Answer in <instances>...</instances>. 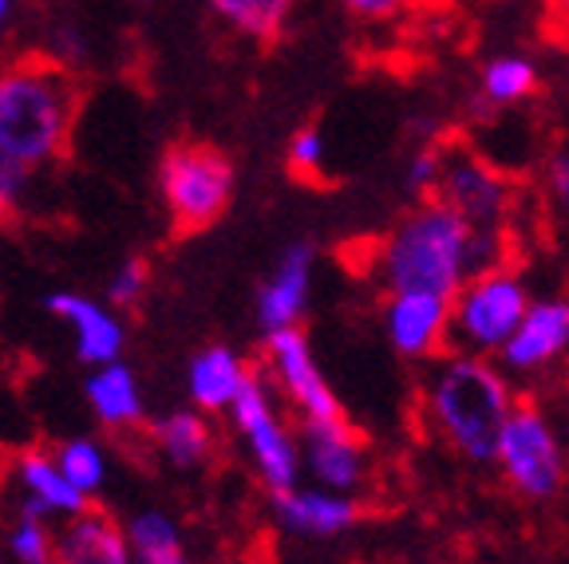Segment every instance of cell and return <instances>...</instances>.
I'll use <instances>...</instances> for the list:
<instances>
[{
	"mask_svg": "<svg viewBox=\"0 0 569 564\" xmlns=\"http://www.w3.org/2000/svg\"><path fill=\"white\" fill-rule=\"evenodd\" d=\"M507 238L471 230L459 213L427 198L376 245L372 273L383 292H436L451 296L467 276L502 265Z\"/></svg>",
	"mask_w": 569,
	"mask_h": 564,
	"instance_id": "1",
	"label": "cell"
},
{
	"mask_svg": "<svg viewBox=\"0 0 569 564\" xmlns=\"http://www.w3.org/2000/svg\"><path fill=\"white\" fill-rule=\"evenodd\" d=\"M515 383L495 360L447 348L427 363L423 375V419L439 434V442L459 459L490 462L498 431L515 406Z\"/></svg>",
	"mask_w": 569,
	"mask_h": 564,
	"instance_id": "2",
	"label": "cell"
},
{
	"mask_svg": "<svg viewBox=\"0 0 569 564\" xmlns=\"http://www.w3.org/2000/svg\"><path fill=\"white\" fill-rule=\"evenodd\" d=\"M80 80L56 56L0 63V150L24 167H44L68 150Z\"/></svg>",
	"mask_w": 569,
	"mask_h": 564,
	"instance_id": "3",
	"label": "cell"
},
{
	"mask_svg": "<svg viewBox=\"0 0 569 564\" xmlns=\"http://www.w3.org/2000/svg\"><path fill=\"white\" fill-rule=\"evenodd\" d=\"M490 462L498 466L502 482L526 502H553L569 485V459L561 426L533 399H515L507 423L498 431Z\"/></svg>",
	"mask_w": 569,
	"mask_h": 564,
	"instance_id": "4",
	"label": "cell"
},
{
	"mask_svg": "<svg viewBox=\"0 0 569 564\" xmlns=\"http://www.w3.org/2000/svg\"><path fill=\"white\" fill-rule=\"evenodd\" d=\"M233 162L210 142H174L159 162V190L178 238L222 221L233 202Z\"/></svg>",
	"mask_w": 569,
	"mask_h": 564,
	"instance_id": "5",
	"label": "cell"
},
{
	"mask_svg": "<svg viewBox=\"0 0 569 564\" xmlns=\"http://www.w3.org/2000/svg\"><path fill=\"white\" fill-rule=\"evenodd\" d=\"M530 289L526 276L502 261L482 273L467 276L451 292L447 309H451V348L455 352H471L495 360L510 335H515L522 312L530 309Z\"/></svg>",
	"mask_w": 569,
	"mask_h": 564,
	"instance_id": "6",
	"label": "cell"
},
{
	"mask_svg": "<svg viewBox=\"0 0 569 564\" xmlns=\"http://www.w3.org/2000/svg\"><path fill=\"white\" fill-rule=\"evenodd\" d=\"M230 419L258 477L269 485V494L293 490L301 482V442H297L293 426L281 419V406H277L269 380L249 375L246 387L230 403Z\"/></svg>",
	"mask_w": 569,
	"mask_h": 564,
	"instance_id": "7",
	"label": "cell"
},
{
	"mask_svg": "<svg viewBox=\"0 0 569 564\" xmlns=\"http://www.w3.org/2000/svg\"><path fill=\"white\" fill-rule=\"evenodd\" d=\"M436 202H443L451 213H459L471 230L502 233L515 213V185L490 159L467 142H443L439 147V185Z\"/></svg>",
	"mask_w": 569,
	"mask_h": 564,
	"instance_id": "8",
	"label": "cell"
},
{
	"mask_svg": "<svg viewBox=\"0 0 569 564\" xmlns=\"http://www.w3.org/2000/svg\"><path fill=\"white\" fill-rule=\"evenodd\" d=\"M266 363H269V387L297 411V423H332L345 419L332 383L317 367V355L309 348V335L301 328H277L266 332Z\"/></svg>",
	"mask_w": 569,
	"mask_h": 564,
	"instance_id": "9",
	"label": "cell"
},
{
	"mask_svg": "<svg viewBox=\"0 0 569 564\" xmlns=\"http://www.w3.org/2000/svg\"><path fill=\"white\" fill-rule=\"evenodd\" d=\"M297 442H301V474H309L312 485L352 497L368 485V474H372L368 442L352 431L348 419L297 423Z\"/></svg>",
	"mask_w": 569,
	"mask_h": 564,
	"instance_id": "10",
	"label": "cell"
},
{
	"mask_svg": "<svg viewBox=\"0 0 569 564\" xmlns=\"http://www.w3.org/2000/svg\"><path fill=\"white\" fill-rule=\"evenodd\" d=\"M569 355V296L553 292V296L530 300V309L522 312L515 335H510L495 363L515 375H542V371L558 367Z\"/></svg>",
	"mask_w": 569,
	"mask_h": 564,
	"instance_id": "11",
	"label": "cell"
},
{
	"mask_svg": "<svg viewBox=\"0 0 569 564\" xmlns=\"http://www.w3.org/2000/svg\"><path fill=\"white\" fill-rule=\"evenodd\" d=\"M451 296L436 292H388L380 324L396 355L411 363H431L451 348Z\"/></svg>",
	"mask_w": 569,
	"mask_h": 564,
	"instance_id": "12",
	"label": "cell"
},
{
	"mask_svg": "<svg viewBox=\"0 0 569 564\" xmlns=\"http://www.w3.org/2000/svg\"><path fill=\"white\" fill-rule=\"evenodd\" d=\"M273 517L281 530L297 537H340L356 530V521L365 517L360 502L352 494H332L320 485H301L273 494Z\"/></svg>",
	"mask_w": 569,
	"mask_h": 564,
	"instance_id": "13",
	"label": "cell"
},
{
	"mask_svg": "<svg viewBox=\"0 0 569 564\" xmlns=\"http://www.w3.org/2000/svg\"><path fill=\"white\" fill-rule=\"evenodd\" d=\"M312 269H317V253L305 241H297V245H289L281 253L277 269L266 276V284L258 292V320L266 332L301 328V316L312 296Z\"/></svg>",
	"mask_w": 569,
	"mask_h": 564,
	"instance_id": "14",
	"label": "cell"
},
{
	"mask_svg": "<svg viewBox=\"0 0 569 564\" xmlns=\"http://www.w3.org/2000/svg\"><path fill=\"white\" fill-rule=\"evenodd\" d=\"M48 316H56L60 324H68L76 332V355H80L88 367H103V363H116L123 352V324L111 309L96 304L83 292H52L44 296Z\"/></svg>",
	"mask_w": 569,
	"mask_h": 564,
	"instance_id": "15",
	"label": "cell"
},
{
	"mask_svg": "<svg viewBox=\"0 0 569 564\" xmlns=\"http://www.w3.org/2000/svg\"><path fill=\"white\" fill-rule=\"evenodd\" d=\"M52 564H131L127 530L111 513L88 505L52 533Z\"/></svg>",
	"mask_w": 569,
	"mask_h": 564,
	"instance_id": "16",
	"label": "cell"
},
{
	"mask_svg": "<svg viewBox=\"0 0 569 564\" xmlns=\"http://www.w3.org/2000/svg\"><path fill=\"white\" fill-rule=\"evenodd\" d=\"M12 474H17V482L24 485V494H28L24 505L36 513H44V517H52V513L71 517V513H80L91 505V497H83L80 490L60 474L52 454L40 446L17 454V470H12Z\"/></svg>",
	"mask_w": 569,
	"mask_h": 564,
	"instance_id": "17",
	"label": "cell"
},
{
	"mask_svg": "<svg viewBox=\"0 0 569 564\" xmlns=\"http://www.w3.org/2000/svg\"><path fill=\"white\" fill-rule=\"evenodd\" d=\"M83 395H88L91 415L99 419L111 431H127V426L142 423V391L134 371L127 363H103V367H91L88 383H83Z\"/></svg>",
	"mask_w": 569,
	"mask_h": 564,
	"instance_id": "18",
	"label": "cell"
},
{
	"mask_svg": "<svg viewBox=\"0 0 569 564\" xmlns=\"http://www.w3.org/2000/svg\"><path fill=\"white\" fill-rule=\"evenodd\" d=\"M253 375L249 363L230 348H206L202 355H194L190 363V399L198 411H230V403L238 399V391L246 387V380Z\"/></svg>",
	"mask_w": 569,
	"mask_h": 564,
	"instance_id": "19",
	"label": "cell"
},
{
	"mask_svg": "<svg viewBox=\"0 0 569 564\" xmlns=\"http://www.w3.org/2000/svg\"><path fill=\"white\" fill-rule=\"evenodd\" d=\"M542 75L538 63L522 52H498L482 63L479 71V103H487L490 111H510V107L533 99Z\"/></svg>",
	"mask_w": 569,
	"mask_h": 564,
	"instance_id": "20",
	"label": "cell"
},
{
	"mask_svg": "<svg viewBox=\"0 0 569 564\" xmlns=\"http://www.w3.org/2000/svg\"><path fill=\"white\" fill-rule=\"evenodd\" d=\"M154 446L182 470L202 466L213 454V426L202 411H174L154 423Z\"/></svg>",
	"mask_w": 569,
	"mask_h": 564,
	"instance_id": "21",
	"label": "cell"
},
{
	"mask_svg": "<svg viewBox=\"0 0 569 564\" xmlns=\"http://www.w3.org/2000/svg\"><path fill=\"white\" fill-rule=\"evenodd\" d=\"M123 530L127 545H131V564H190L182 533L167 513L142 510L127 521Z\"/></svg>",
	"mask_w": 569,
	"mask_h": 564,
	"instance_id": "22",
	"label": "cell"
},
{
	"mask_svg": "<svg viewBox=\"0 0 569 564\" xmlns=\"http://www.w3.org/2000/svg\"><path fill=\"white\" fill-rule=\"evenodd\" d=\"M210 9L238 36H246L253 44H269L284 32L297 0H210Z\"/></svg>",
	"mask_w": 569,
	"mask_h": 564,
	"instance_id": "23",
	"label": "cell"
},
{
	"mask_svg": "<svg viewBox=\"0 0 569 564\" xmlns=\"http://www.w3.org/2000/svg\"><path fill=\"white\" fill-rule=\"evenodd\" d=\"M52 459H56V466H60V474L68 477L83 497H91L99 485L107 482V459L91 439L60 442V446L52 450Z\"/></svg>",
	"mask_w": 569,
	"mask_h": 564,
	"instance_id": "24",
	"label": "cell"
},
{
	"mask_svg": "<svg viewBox=\"0 0 569 564\" xmlns=\"http://www.w3.org/2000/svg\"><path fill=\"white\" fill-rule=\"evenodd\" d=\"M9 553L17 556V564H52V530L44 513L20 505L9 530Z\"/></svg>",
	"mask_w": 569,
	"mask_h": 564,
	"instance_id": "25",
	"label": "cell"
},
{
	"mask_svg": "<svg viewBox=\"0 0 569 564\" xmlns=\"http://www.w3.org/2000/svg\"><path fill=\"white\" fill-rule=\"evenodd\" d=\"M325 159H329V147H325V134L317 127H301V131L289 139V170L305 182H320L325 178Z\"/></svg>",
	"mask_w": 569,
	"mask_h": 564,
	"instance_id": "26",
	"label": "cell"
},
{
	"mask_svg": "<svg viewBox=\"0 0 569 564\" xmlns=\"http://www.w3.org/2000/svg\"><path fill=\"white\" fill-rule=\"evenodd\" d=\"M147 284H151V269H147L142 256H131L107 281V304L111 309H134L142 300V292H147Z\"/></svg>",
	"mask_w": 569,
	"mask_h": 564,
	"instance_id": "27",
	"label": "cell"
},
{
	"mask_svg": "<svg viewBox=\"0 0 569 564\" xmlns=\"http://www.w3.org/2000/svg\"><path fill=\"white\" fill-rule=\"evenodd\" d=\"M28 178H32V167L17 162L12 154L0 150V218H12L20 210L28 194Z\"/></svg>",
	"mask_w": 569,
	"mask_h": 564,
	"instance_id": "28",
	"label": "cell"
},
{
	"mask_svg": "<svg viewBox=\"0 0 569 564\" xmlns=\"http://www.w3.org/2000/svg\"><path fill=\"white\" fill-rule=\"evenodd\" d=\"M403 185H408V194H416L419 202L436 198V185H439V147H423V150H419L416 159L408 162Z\"/></svg>",
	"mask_w": 569,
	"mask_h": 564,
	"instance_id": "29",
	"label": "cell"
},
{
	"mask_svg": "<svg viewBox=\"0 0 569 564\" xmlns=\"http://www.w3.org/2000/svg\"><path fill=\"white\" fill-rule=\"evenodd\" d=\"M340 9L360 24H391L411 9V0H340Z\"/></svg>",
	"mask_w": 569,
	"mask_h": 564,
	"instance_id": "30",
	"label": "cell"
},
{
	"mask_svg": "<svg viewBox=\"0 0 569 564\" xmlns=\"http://www.w3.org/2000/svg\"><path fill=\"white\" fill-rule=\"evenodd\" d=\"M546 194H550L553 210L569 221V147L553 150L550 162H546Z\"/></svg>",
	"mask_w": 569,
	"mask_h": 564,
	"instance_id": "31",
	"label": "cell"
},
{
	"mask_svg": "<svg viewBox=\"0 0 569 564\" xmlns=\"http://www.w3.org/2000/svg\"><path fill=\"white\" fill-rule=\"evenodd\" d=\"M550 9L558 12V17H561V20H566V24H569V0H550Z\"/></svg>",
	"mask_w": 569,
	"mask_h": 564,
	"instance_id": "32",
	"label": "cell"
},
{
	"mask_svg": "<svg viewBox=\"0 0 569 564\" xmlns=\"http://www.w3.org/2000/svg\"><path fill=\"white\" fill-rule=\"evenodd\" d=\"M9 12H12V0H0V24L9 20Z\"/></svg>",
	"mask_w": 569,
	"mask_h": 564,
	"instance_id": "33",
	"label": "cell"
},
{
	"mask_svg": "<svg viewBox=\"0 0 569 564\" xmlns=\"http://www.w3.org/2000/svg\"><path fill=\"white\" fill-rule=\"evenodd\" d=\"M561 439H566V459H569V423L561 426Z\"/></svg>",
	"mask_w": 569,
	"mask_h": 564,
	"instance_id": "34",
	"label": "cell"
},
{
	"mask_svg": "<svg viewBox=\"0 0 569 564\" xmlns=\"http://www.w3.org/2000/svg\"><path fill=\"white\" fill-rule=\"evenodd\" d=\"M134 4H142V0H134Z\"/></svg>",
	"mask_w": 569,
	"mask_h": 564,
	"instance_id": "35",
	"label": "cell"
},
{
	"mask_svg": "<svg viewBox=\"0 0 569 564\" xmlns=\"http://www.w3.org/2000/svg\"><path fill=\"white\" fill-rule=\"evenodd\" d=\"M0 564H4V561H0Z\"/></svg>",
	"mask_w": 569,
	"mask_h": 564,
	"instance_id": "36",
	"label": "cell"
}]
</instances>
